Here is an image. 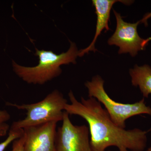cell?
Segmentation results:
<instances>
[{
	"label": "cell",
	"instance_id": "9a60e30c",
	"mask_svg": "<svg viewBox=\"0 0 151 151\" xmlns=\"http://www.w3.org/2000/svg\"><path fill=\"white\" fill-rule=\"evenodd\" d=\"M146 151H151V147H149L148 150Z\"/></svg>",
	"mask_w": 151,
	"mask_h": 151
},
{
	"label": "cell",
	"instance_id": "8fae6325",
	"mask_svg": "<svg viewBox=\"0 0 151 151\" xmlns=\"http://www.w3.org/2000/svg\"><path fill=\"white\" fill-rule=\"evenodd\" d=\"M25 137L24 134L20 138L13 142L12 151H24Z\"/></svg>",
	"mask_w": 151,
	"mask_h": 151
},
{
	"label": "cell",
	"instance_id": "ba28073f",
	"mask_svg": "<svg viewBox=\"0 0 151 151\" xmlns=\"http://www.w3.org/2000/svg\"><path fill=\"white\" fill-rule=\"evenodd\" d=\"M92 4L95 9L97 14V21L96 31L93 41L88 47L78 51L79 56H82L89 51L97 50L95 48V43L97 38L103 30L105 32L110 30L108 26L110 20V12L115 3L120 2L126 5H130L133 3L131 1H119V0H93Z\"/></svg>",
	"mask_w": 151,
	"mask_h": 151
},
{
	"label": "cell",
	"instance_id": "2e32d148",
	"mask_svg": "<svg viewBox=\"0 0 151 151\" xmlns=\"http://www.w3.org/2000/svg\"><path fill=\"white\" fill-rule=\"evenodd\" d=\"M111 151L109 150V151Z\"/></svg>",
	"mask_w": 151,
	"mask_h": 151
},
{
	"label": "cell",
	"instance_id": "7c38bea8",
	"mask_svg": "<svg viewBox=\"0 0 151 151\" xmlns=\"http://www.w3.org/2000/svg\"><path fill=\"white\" fill-rule=\"evenodd\" d=\"M9 113L5 110H0V124L6 123L10 119Z\"/></svg>",
	"mask_w": 151,
	"mask_h": 151
},
{
	"label": "cell",
	"instance_id": "30bf717a",
	"mask_svg": "<svg viewBox=\"0 0 151 151\" xmlns=\"http://www.w3.org/2000/svg\"><path fill=\"white\" fill-rule=\"evenodd\" d=\"M24 130L10 128L8 137L5 140L0 143V151H4L11 143L22 137L24 134Z\"/></svg>",
	"mask_w": 151,
	"mask_h": 151
},
{
	"label": "cell",
	"instance_id": "5b68a950",
	"mask_svg": "<svg viewBox=\"0 0 151 151\" xmlns=\"http://www.w3.org/2000/svg\"><path fill=\"white\" fill-rule=\"evenodd\" d=\"M62 122L57 131L55 151H92L88 127L73 125L65 111Z\"/></svg>",
	"mask_w": 151,
	"mask_h": 151
},
{
	"label": "cell",
	"instance_id": "8992f818",
	"mask_svg": "<svg viewBox=\"0 0 151 151\" xmlns=\"http://www.w3.org/2000/svg\"><path fill=\"white\" fill-rule=\"evenodd\" d=\"M113 12L117 26L115 32L108 40V44L119 47V54L129 53L131 56H136L138 52L145 50L151 37L144 39L139 35L137 28L140 21L135 23H127L123 20L120 14Z\"/></svg>",
	"mask_w": 151,
	"mask_h": 151
},
{
	"label": "cell",
	"instance_id": "5bb4252c",
	"mask_svg": "<svg viewBox=\"0 0 151 151\" xmlns=\"http://www.w3.org/2000/svg\"><path fill=\"white\" fill-rule=\"evenodd\" d=\"M151 17V12L150 13H147L144 16L143 18L140 20V23H144L146 26L148 25L147 21Z\"/></svg>",
	"mask_w": 151,
	"mask_h": 151
},
{
	"label": "cell",
	"instance_id": "52a82bcc",
	"mask_svg": "<svg viewBox=\"0 0 151 151\" xmlns=\"http://www.w3.org/2000/svg\"><path fill=\"white\" fill-rule=\"evenodd\" d=\"M57 123L50 122L24 129V151H55Z\"/></svg>",
	"mask_w": 151,
	"mask_h": 151
},
{
	"label": "cell",
	"instance_id": "277c9868",
	"mask_svg": "<svg viewBox=\"0 0 151 151\" xmlns=\"http://www.w3.org/2000/svg\"><path fill=\"white\" fill-rule=\"evenodd\" d=\"M104 81L99 75L87 81L85 86L88 89L89 97H94L105 106L112 121L118 127L126 128V122L131 117L141 114L151 116V108L146 105L144 98L132 104H124L114 101L109 97L104 88Z\"/></svg>",
	"mask_w": 151,
	"mask_h": 151
},
{
	"label": "cell",
	"instance_id": "3957f363",
	"mask_svg": "<svg viewBox=\"0 0 151 151\" xmlns=\"http://www.w3.org/2000/svg\"><path fill=\"white\" fill-rule=\"evenodd\" d=\"M67 101L59 91L55 90L37 103L18 105L6 103L8 106L26 111L24 119L13 123L11 129H23L48 122L62 121Z\"/></svg>",
	"mask_w": 151,
	"mask_h": 151
},
{
	"label": "cell",
	"instance_id": "7a4b0ae2",
	"mask_svg": "<svg viewBox=\"0 0 151 151\" xmlns=\"http://www.w3.org/2000/svg\"><path fill=\"white\" fill-rule=\"evenodd\" d=\"M66 52L57 55L52 51L40 50L36 49V55L39 57V63L37 66L25 67L13 61L14 71L19 77L29 84H42L59 76L61 73L60 66L70 63H76L78 55L77 47L70 42Z\"/></svg>",
	"mask_w": 151,
	"mask_h": 151
},
{
	"label": "cell",
	"instance_id": "4fadbf2b",
	"mask_svg": "<svg viewBox=\"0 0 151 151\" xmlns=\"http://www.w3.org/2000/svg\"><path fill=\"white\" fill-rule=\"evenodd\" d=\"M10 129L9 126L6 123L0 124V138L6 135Z\"/></svg>",
	"mask_w": 151,
	"mask_h": 151
},
{
	"label": "cell",
	"instance_id": "6da1fadb",
	"mask_svg": "<svg viewBox=\"0 0 151 151\" xmlns=\"http://www.w3.org/2000/svg\"><path fill=\"white\" fill-rule=\"evenodd\" d=\"M68 97L70 103L66 104L64 111L87 122L92 151H105L110 147H116L119 151H143L145 148L147 135L151 129L148 131L122 129L112 121L107 111L94 97H82L79 102L71 91Z\"/></svg>",
	"mask_w": 151,
	"mask_h": 151
},
{
	"label": "cell",
	"instance_id": "9c48e42d",
	"mask_svg": "<svg viewBox=\"0 0 151 151\" xmlns=\"http://www.w3.org/2000/svg\"><path fill=\"white\" fill-rule=\"evenodd\" d=\"M130 75L132 85L139 86L144 97L147 98L151 94V67L148 65H135L130 69Z\"/></svg>",
	"mask_w": 151,
	"mask_h": 151
}]
</instances>
